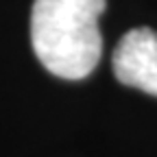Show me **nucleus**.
I'll return each instance as SVG.
<instances>
[{"instance_id":"1","label":"nucleus","mask_w":157,"mask_h":157,"mask_svg":"<svg viewBox=\"0 0 157 157\" xmlns=\"http://www.w3.org/2000/svg\"><path fill=\"white\" fill-rule=\"evenodd\" d=\"M107 0H35L31 44L42 66L68 81L90 76L101 61L103 37L98 17Z\"/></svg>"},{"instance_id":"2","label":"nucleus","mask_w":157,"mask_h":157,"mask_svg":"<svg viewBox=\"0 0 157 157\" xmlns=\"http://www.w3.org/2000/svg\"><path fill=\"white\" fill-rule=\"evenodd\" d=\"M113 74L122 85L157 96V31L131 29L113 50Z\"/></svg>"}]
</instances>
